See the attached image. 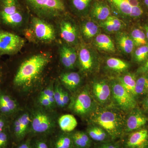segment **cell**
<instances>
[{"label": "cell", "mask_w": 148, "mask_h": 148, "mask_svg": "<svg viewBox=\"0 0 148 148\" xmlns=\"http://www.w3.org/2000/svg\"><path fill=\"white\" fill-rule=\"evenodd\" d=\"M143 29L144 31H145L146 37H147V39L148 40V21L147 23L144 24V26H143Z\"/></svg>", "instance_id": "obj_46"}, {"label": "cell", "mask_w": 148, "mask_h": 148, "mask_svg": "<svg viewBox=\"0 0 148 148\" xmlns=\"http://www.w3.org/2000/svg\"><path fill=\"white\" fill-rule=\"evenodd\" d=\"M111 89L114 100L120 108L124 110L135 108L136 101L134 95L128 92L119 81L112 82Z\"/></svg>", "instance_id": "obj_10"}, {"label": "cell", "mask_w": 148, "mask_h": 148, "mask_svg": "<svg viewBox=\"0 0 148 148\" xmlns=\"http://www.w3.org/2000/svg\"><path fill=\"white\" fill-rule=\"evenodd\" d=\"M31 124V117L28 113L25 112L11 119L9 129L13 143L17 144L25 140L29 135Z\"/></svg>", "instance_id": "obj_9"}, {"label": "cell", "mask_w": 148, "mask_h": 148, "mask_svg": "<svg viewBox=\"0 0 148 148\" xmlns=\"http://www.w3.org/2000/svg\"><path fill=\"white\" fill-rule=\"evenodd\" d=\"M143 107L145 110L148 112V93L147 95L143 102Z\"/></svg>", "instance_id": "obj_45"}, {"label": "cell", "mask_w": 148, "mask_h": 148, "mask_svg": "<svg viewBox=\"0 0 148 148\" xmlns=\"http://www.w3.org/2000/svg\"><path fill=\"white\" fill-rule=\"evenodd\" d=\"M101 148V147H100V148Z\"/></svg>", "instance_id": "obj_49"}, {"label": "cell", "mask_w": 148, "mask_h": 148, "mask_svg": "<svg viewBox=\"0 0 148 148\" xmlns=\"http://www.w3.org/2000/svg\"><path fill=\"white\" fill-rule=\"evenodd\" d=\"M25 43V40L18 34L0 29V58L5 55H16Z\"/></svg>", "instance_id": "obj_8"}, {"label": "cell", "mask_w": 148, "mask_h": 148, "mask_svg": "<svg viewBox=\"0 0 148 148\" xmlns=\"http://www.w3.org/2000/svg\"><path fill=\"white\" fill-rule=\"evenodd\" d=\"M69 97L68 92L62 90L61 96V107H64L68 105L69 102Z\"/></svg>", "instance_id": "obj_44"}, {"label": "cell", "mask_w": 148, "mask_h": 148, "mask_svg": "<svg viewBox=\"0 0 148 148\" xmlns=\"http://www.w3.org/2000/svg\"><path fill=\"white\" fill-rule=\"evenodd\" d=\"M94 44L99 50L114 53L115 47L113 42L108 35L99 34L95 37Z\"/></svg>", "instance_id": "obj_25"}, {"label": "cell", "mask_w": 148, "mask_h": 148, "mask_svg": "<svg viewBox=\"0 0 148 148\" xmlns=\"http://www.w3.org/2000/svg\"><path fill=\"white\" fill-rule=\"evenodd\" d=\"M147 117L139 111H135L130 115L126 122V130L127 132L138 130L147 122Z\"/></svg>", "instance_id": "obj_20"}, {"label": "cell", "mask_w": 148, "mask_h": 148, "mask_svg": "<svg viewBox=\"0 0 148 148\" xmlns=\"http://www.w3.org/2000/svg\"><path fill=\"white\" fill-rule=\"evenodd\" d=\"M13 143L9 127L0 133V148H10Z\"/></svg>", "instance_id": "obj_35"}, {"label": "cell", "mask_w": 148, "mask_h": 148, "mask_svg": "<svg viewBox=\"0 0 148 148\" xmlns=\"http://www.w3.org/2000/svg\"><path fill=\"white\" fill-rule=\"evenodd\" d=\"M87 134L90 138L98 142L104 141L107 136L106 130L99 126L90 127L88 130Z\"/></svg>", "instance_id": "obj_34"}, {"label": "cell", "mask_w": 148, "mask_h": 148, "mask_svg": "<svg viewBox=\"0 0 148 148\" xmlns=\"http://www.w3.org/2000/svg\"><path fill=\"white\" fill-rule=\"evenodd\" d=\"M117 47L122 53L129 54L135 49V45L130 35L127 32H120L116 35Z\"/></svg>", "instance_id": "obj_18"}, {"label": "cell", "mask_w": 148, "mask_h": 148, "mask_svg": "<svg viewBox=\"0 0 148 148\" xmlns=\"http://www.w3.org/2000/svg\"><path fill=\"white\" fill-rule=\"evenodd\" d=\"M60 61L66 69H74L78 60L77 53L71 46L62 45L59 49Z\"/></svg>", "instance_id": "obj_16"}, {"label": "cell", "mask_w": 148, "mask_h": 148, "mask_svg": "<svg viewBox=\"0 0 148 148\" xmlns=\"http://www.w3.org/2000/svg\"><path fill=\"white\" fill-rule=\"evenodd\" d=\"M111 14L110 8L105 0H93L88 15L93 21L100 22L106 20Z\"/></svg>", "instance_id": "obj_14"}, {"label": "cell", "mask_w": 148, "mask_h": 148, "mask_svg": "<svg viewBox=\"0 0 148 148\" xmlns=\"http://www.w3.org/2000/svg\"><path fill=\"white\" fill-rule=\"evenodd\" d=\"M144 8L148 13V0H142Z\"/></svg>", "instance_id": "obj_47"}, {"label": "cell", "mask_w": 148, "mask_h": 148, "mask_svg": "<svg viewBox=\"0 0 148 148\" xmlns=\"http://www.w3.org/2000/svg\"><path fill=\"white\" fill-rule=\"evenodd\" d=\"M77 56L80 66L83 71L92 72L97 62L95 53L89 48L82 46L79 48Z\"/></svg>", "instance_id": "obj_15"}, {"label": "cell", "mask_w": 148, "mask_h": 148, "mask_svg": "<svg viewBox=\"0 0 148 148\" xmlns=\"http://www.w3.org/2000/svg\"><path fill=\"white\" fill-rule=\"evenodd\" d=\"M91 120L92 122L105 130L113 138L119 137L124 126L121 116L110 110L97 111L93 114Z\"/></svg>", "instance_id": "obj_6"}, {"label": "cell", "mask_w": 148, "mask_h": 148, "mask_svg": "<svg viewBox=\"0 0 148 148\" xmlns=\"http://www.w3.org/2000/svg\"><path fill=\"white\" fill-rule=\"evenodd\" d=\"M92 98L85 90H82L77 95L71 105L72 110L80 115L88 113L92 110Z\"/></svg>", "instance_id": "obj_13"}, {"label": "cell", "mask_w": 148, "mask_h": 148, "mask_svg": "<svg viewBox=\"0 0 148 148\" xmlns=\"http://www.w3.org/2000/svg\"><path fill=\"white\" fill-rule=\"evenodd\" d=\"M93 0H67L69 10L79 16L88 15Z\"/></svg>", "instance_id": "obj_19"}, {"label": "cell", "mask_w": 148, "mask_h": 148, "mask_svg": "<svg viewBox=\"0 0 148 148\" xmlns=\"http://www.w3.org/2000/svg\"><path fill=\"white\" fill-rule=\"evenodd\" d=\"M19 109L17 101L7 92L0 88V114L12 119Z\"/></svg>", "instance_id": "obj_12"}, {"label": "cell", "mask_w": 148, "mask_h": 148, "mask_svg": "<svg viewBox=\"0 0 148 148\" xmlns=\"http://www.w3.org/2000/svg\"><path fill=\"white\" fill-rule=\"evenodd\" d=\"M49 52L35 53L24 60L19 65L12 78L11 83L15 88L32 86L40 79L51 61Z\"/></svg>", "instance_id": "obj_1"}, {"label": "cell", "mask_w": 148, "mask_h": 148, "mask_svg": "<svg viewBox=\"0 0 148 148\" xmlns=\"http://www.w3.org/2000/svg\"><path fill=\"white\" fill-rule=\"evenodd\" d=\"M127 148H146L148 146V131L140 130L131 133L126 142Z\"/></svg>", "instance_id": "obj_17"}, {"label": "cell", "mask_w": 148, "mask_h": 148, "mask_svg": "<svg viewBox=\"0 0 148 148\" xmlns=\"http://www.w3.org/2000/svg\"><path fill=\"white\" fill-rule=\"evenodd\" d=\"M62 88L58 85L54 87V98L56 104L58 107H61V96Z\"/></svg>", "instance_id": "obj_40"}, {"label": "cell", "mask_w": 148, "mask_h": 148, "mask_svg": "<svg viewBox=\"0 0 148 148\" xmlns=\"http://www.w3.org/2000/svg\"><path fill=\"white\" fill-rule=\"evenodd\" d=\"M59 133L54 135L49 140L50 148H73L71 134L67 132Z\"/></svg>", "instance_id": "obj_23"}, {"label": "cell", "mask_w": 148, "mask_h": 148, "mask_svg": "<svg viewBox=\"0 0 148 148\" xmlns=\"http://www.w3.org/2000/svg\"><path fill=\"white\" fill-rule=\"evenodd\" d=\"M31 138H28L26 140H24L17 144L15 148H31Z\"/></svg>", "instance_id": "obj_43"}, {"label": "cell", "mask_w": 148, "mask_h": 148, "mask_svg": "<svg viewBox=\"0 0 148 148\" xmlns=\"http://www.w3.org/2000/svg\"><path fill=\"white\" fill-rule=\"evenodd\" d=\"M40 96L47 97L49 99L52 106L55 103L54 98V87L51 85L40 92Z\"/></svg>", "instance_id": "obj_37"}, {"label": "cell", "mask_w": 148, "mask_h": 148, "mask_svg": "<svg viewBox=\"0 0 148 148\" xmlns=\"http://www.w3.org/2000/svg\"><path fill=\"white\" fill-rule=\"evenodd\" d=\"M62 84L71 90L77 89L81 83V78L79 74L76 72L64 73L59 77Z\"/></svg>", "instance_id": "obj_24"}, {"label": "cell", "mask_w": 148, "mask_h": 148, "mask_svg": "<svg viewBox=\"0 0 148 148\" xmlns=\"http://www.w3.org/2000/svg\"><path fill=\"white\" fill-rule=\"evenodd\" d=\"M59 31L61 38L66 44L74 45L78 40V32L75 24L67 14L59 18Z\"/></svg>", "instance_id": "obj_11"}, {"label": "cell", "mask_w": 148, "mask_h": 148, "mask_svg": "<svg viewBox=\"0 0 148 148\" xmlns=\"http://www.w3.org/2000/svg\"><path fill=\"white\" fill-rule=\"evenodd\" d=\"M11 119L0 114V133L9 127Z\"/></svg>", "instance_id": "obj_39"}, {"label": "cell", "mask_w": 148, "mask_h": 148, "mask_svg": "<svg viewBox=\"0 0 148 148\" xmlns=\"http://www.w3.org/2000/svg\"><path fill=\"white\" fill-rule=\"evenodd\" d=\"M31 14L46 20H56L69 14L67 0H20Z\"/></svg>", "instance_id": "obj_3"}, {"label": "cell", "mask_w": 148, "mask_h": 148, "mask_svg": "<svg viewBox=\"0 0 148 148\" xmlns=\"http://www.w3.org/2000/svg\"><path fill=\"white\" fill-rule=\"evenodd\" d=\"M102 146L104 148H117L116 147L111 144H107V145H103Z\"/></svg>", "instance_id": "obj_48"}, {"label": "cell", "mask_w": 148, "mask_h": 148, "mask_svg": "<svg viewBox=\"0 0 148 148\" xmlns=\"http://www.w3.org/2000/svg\"><path fill=\"white\" fill-rule=\"evenodd\" d=\"M31 138V148H50L47 137H36Z\"/></svg>", "instance_id": "obj_36"}, {"label": "cell", "mask_w": 148, "mask_h": 148, "mask_svg": "<svg viewBox=\"0 0 148 148\" xmlns=\"http://www.w3.org/2000/svg\"><path fill=\"white\" fill-rule=\"evenodd\" d=\"M136 77L134 74L127 73L119 78V82L123 87L132 95H136L135 91L136 83Z\"/></svg>", "instance_id": "obj_30"}, {"label": "cell", "mask_w": 148, "mask_h": 148, "mask_svg": "<svg viewBox=\"0 0 148 148\" xmlns=\"http://www.w3.org/2000/svg\"><path fill=\"white\" fill-rule=\"evenodd\" d=\"M30 29L26 30L27 38L36 42L49 44L55 41L57 32L54 26L48 20L31 14Z\"/></svg>", "instance_id": "obj_5"}, {"label": "cell", "mask_w": 148, "mask_h": 148, "mask_svg": "<svg viewBox=\"0 0 148 148\" xmlns=\"http://www.w3.org/2000/svg\"><path fill=\"white\" fill-rule=\"evenodd\" d=\"M132 59L135 63L143 64L148 59V44L135 48L132 52Z\"/></svg>", "instance_id": "obj_32"}, {"label": "cell", "mask_w": 148, "mask_h": 148, "mask_svg": "<svg viewBox=\"0 0 148 148\" xmlns=\"http://www.w3.org/2000/svg\"><path fill=\"white\" fill-rule=\"evenodd\" d=\"M107 66L111 70L114 71L123 72L129 69L130 65L127 62L116 58H108L106 61Z\"/></svg>", "instance_id": "obj_31"}, {"label": "cell", "mask_w": 148, "mask_h": 148, "mask_svg": "<svg viewBox=\"0 0 148 148\" xmlns=\"http://www.w3.org/2000/svg\"><path fill=\"white\" fill-rule=\"evenodd\" d=\"M8 72L7 65L0 60V88L4 82Z\"/></svg>", "instance_id": "obj_38"}, {"label": "cell", "mask_w": 148, "mask_h": 148, "mask_svg": "<svg viewBox=\"0 0 148 148\" xmlns=\"http://www.w3.org/2000/svg\"><path fill=\"white\" fill-rule=\"evenodd\" d=\"M137 73L141 75L148 74V59L138 68Z\"/></svg>", "instance_id": "obj_41"}, {"label": "cell", "mask_w": 148, "mask_h": 148, "mask_svg": "<svg viewBox=\"0 0 148 148\" xmlns=\"http://www.w3.org/2000/svg\"><path fill=\"white\" fill-rule=\"evenodd\" d=\"M58 123L61 130L65 132L73 131L77 125V121L73 115L66 114L60 117Z\"/></svg>", "instance_id": "obj_27"}, {"label": "cell", "mask_w": 148, "mask_h": 148, "mask_svg": "<svg viewBox=\"0 0 148 148\" xmlns=\"http://www.w3.org/2000/svg\"><path fill=\"white\" fill-rule=\"evenodd\" d=\"M135 48L148 44V40L143 29L135 27L132 29L130 34Z\"/></svg>", "instance_id": "obj_29"}, {"label": "cell", "mask_w": 148, "mask_h": 148, "mask_svg": "<svg viewBox=\"0 0 148 148\" xmlns=\"http://www.w3.org/2000/svg\"><path fill=\"white\" fill-rule=\"evenodd\" d=\"M30 16L20 0H0V29L18 34L29 21Z\"/></svg>", "instance_id": "obj_2"}, {"label": "cell", "mask_w": 148, "mask_h": 148, "mask_svg": "<svg viewBox=\"0 0 148 148\" xmlns=\"http://www.w3.org/2000/svg\"><path fill=\"white\" fill-rule=\"evenodd\" d=\"M92 92L99 102L105 103L110 97L111 88L105 81H98L93 83Z\"/></svg>", "instance_id": "obj_21"}, {"label": "cell", "mask_w": 148, "mask_h": 148, "mask_svg": "<svg viewBox=\"0 0 148 148\" xmlns=\"http://www.w3.org/2000/svg\"><path fill=\"white\" fill-rule=\"evenodd\" d=\"M135 91L136 95L148 93V74L142 75L137 79Z\"/></svg>", "instance_id": "obj_33"}, {"label": "cell", "mask_w": 148, "mask_h": 148, "mask_svg": "<svg viewBox=\"0 0 148 148\" xmlns=\"http://www.w3.org/2000/svg\"><path fill=\"white\" fill-rule=\"evenodd\" d=\"M31 117L29 134H32V138L47 137L52 134L55 127V122L51 115L45 111L38 109L33 111Z\"/></svg>", "instance_id": "obj_7"}, {"label": "cell", "mask_w": 148, "mask_h": 148, "mask_svg": "<svg viewBox=\"0 0 148 148\" xmlns=\"http://www.w3.org/2000/svg\"><path fill=\"white\" fill-rule=\"evenodd\" d=\"M74 147L75 148H88L91 141L90 137L85 132L77 131L71 134Z\"/></svg>", "instance_id": "obj_28"}, {"label": "cell", "mask_w": 148, "mask_h": 148, "mask_svg": "<svg viewBox=\"0 0 148 148\" xmlns=\"http://www.w3.org/2000/svg\"><path fill=\"white\" fill-rule=\"evenodd\" d=\"M93 20H86L81 26V32L85 39L89 40L100 34V28L99 25Z\"/></svg>", "instance_id": "obj_26"}, {"label": "cell", "mask_w": 148, "mask_h": 148, "mask_svg": "<svg viewBox=\"0 0 148 148\" xmlns=\"http://www.w3.org/2000/svg\"><path fill=\"white\" fill-rule=\"evenodd\" d=\"M39 102L40 105L45 108H49L52 106L48 98L40 96Z\"/></svg>", "instance_id": "obj_42"}, {"label": "cell", "mask_w": 148, "mask_h": 148, "mask_svg": "<svg viewBox=\"0 0 148 148\" xmlns=\"http://www.w3.org/2000/svg\"><path fill=\"white\" fill-rule=\"evenodd\" d=\"M99 25L105 32L109 34L121 32L125 26L122 20L112 14L110 15L105 21L100 22Z\"/></svg>", "instance_id": "obj_22"}, {"label": "cell", "mask_w": 148, "mask_h": 148, "mask_svg": "<svg viewBox=\"0 0 148 148\" xmlns=\"http://www.w3.org/2000/svg\"><path fill=\"white\" fill-rule=\"evenodd\" d=\"M112 15L130 21H138L148 16L142 0H105Z\"/></svg>", "instance_id": "obj_4"}]
</instances>
